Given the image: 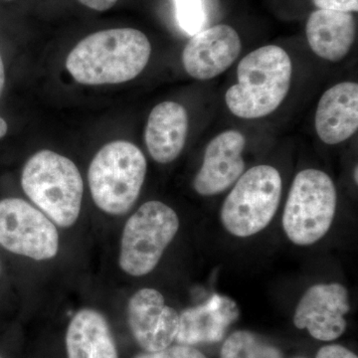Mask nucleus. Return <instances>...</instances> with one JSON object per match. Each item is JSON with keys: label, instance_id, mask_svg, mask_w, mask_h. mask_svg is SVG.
I'll list each match as a JSON object with an SVG mask.
<instances>
[{"label": "nucleus", "instance_id": "obj_1", "mask_svg": "<svg viewBox=\"0 0 358 358\" xmlns=\"http://www.w3.org/2000/svg\"><path fill=\"white\" fill-rule=\"evenodd\" d=\"M150 53V40L140 30H102L89 35L73 48L66 68L80 84H121L143 72Z\"/></svg>", "mask_w": 358, "mask_h": 358}, {"label": "nucleus", "instance_id": "obj_2", "mask_svg": "<svg viewBox=\"0 0 358 358\" xmlns=\"http://www.w3.org/2000/svg\"><path fill=\"white\" fill-rule=\"evenodd\" d=\"M293 66L286 51L267 45L245 56L237 67L238 83L226 92L233 115L259 119L272 114L288 95Z\"/></svg>", "mask_w": 358, "mask_h": 358}, {"label": "nucleus", "instance_id": "obj_3", "mask_svg": "<svg viewBox=\"0 0 358 358\" xmlns=\"http://www.w3.org/2000/svg\"><path fill=\"white\" fill-rule=\"evenodd\" d=\"M21 186L28 199L56 225L69 228L77 222L83 201V179L68 157L52 150L36 152L23 167Z\"/></svg>", "mask_w": 358, "mask_h": 358}, {"label": "nucleus", "instance_id": "obj_4", "mask_svg": "<svg viewBox=\"0 0 358 358\" xmlns=\"http://www.w3.org/2000/svg\"><path fill=\"white\" fill-rule=\"evenodd\" d=\"M143 152L127 141L103 145L89 166L92 197L99 209L110 215H124L141 194L147 174Z\"/></svg>", "mask_w": 358, "mask_h": 358}, {"label": "nucleus", "instance_id": "obj_5", "mask_svg": "<svg viewBox=\"0 0 358 358\" xmlns=\"http://www.w3.org/2000/svg\"><path fill=\"white\" fill-rule=\"evenodd\" d=\"M338 194L324 171L308 169L296 174L282 215V227L294 244L308 246L322 239L333 224Z\"/></svg>", "mask_w": 358, "mask_h": 358}, {"label": "nucleus", "instance_id": "obj_6", "mask_svg": "<svg viewBox=\"0 0 358 358\" xmlns=\"http://www.w3.org/2000/svg\"><path fill=\"white\" fill-rule=\"evenodd\" d=\"M178 229V214L169 205L157 200L141 205L122 230L119 256L122 272L133 277L150 274Z\"/></svg>", "mask_w": 358, "mask_h": 358}, {"label": "nucleus", "instance_id": "obj_7", "mask_svg": "<svg viewBox=\"0 0 358 358\" xmlns=\"http://www.w3.org/2000/svg\"><path fill=\"white\" fill-rule=\"evenodd\" d=\"M281 174L271 166L252 167L242 174L224 201L221 221L237 237H250L270 224L281 201Z\"/></svg>", "mask_w": 358, "mask_h": 358}, {"label": "nucleus", "instance_id": "obj_8", "mask_svg": "<svg viewBox=\"0 0 358 358\" xmlns=\"http://www.w3.org/2000/svg\"><path fill=\"white\" fill-rule=\"evenodd\" d=\"M0 246L35 261L55 258L59 233L43 212L20 199L0 200Z\"/></svg>", "mask_w": 358, "mask_h": 358}, {"label": "nucleus", "instance_id": "obj_9", "mask_svg": "<svg viewBox=\"0 0 358 358\" xmlns=\"http://www.w3.org/2000/svg\"><path fill=\"white\" fill-rule=\"evenodd\" d=\"M128 322L134 338L145 352H159L176 341L179 315L166 306L157 289L143 288L129 299Z\"/></svg>", "mask_w": 358, "mask_h": 358}, {"label": "nucleus", "instance_id": "obj_10", "mask_svg": "<svg viewBox=\"0 0 358 358\" xmlns=\"http://www.w3.org/2000/svg\"><path fill=\"white\" fill-rule=\"evenodd\" d=\"M348 310V289L343 285H315L301 299L294 324L298 329H307L313 338L331 341L345 333Z\"/></svg>", "mask_w": 358, "mask_h": 358}, {"label": "nucleus", "instance_id": "obj_11", "mask_svg": "<svg viewBox=\"0 0 358 358\" xmlns=\"http://www.w3.org/2000/svg\"><path fill=\"white\" fill-rule=\"evenodd\" d=\"M239 34L229 25L212 26L193 35L182 53L187 74L196 80H210L230 67L241 52Z\"/></svg>", "mask_w": 358, "mask_h": 358}, {"label": "nucleus", "instance_id": "obj_12", "mask_svg": "<svg viewBox=\"0 0 358 358\" xmlns=\"http://www.w3.org/2000/svg\"><path fill=\"white\" fill-rule=\"evenodd\" d=\"M245 145L244 134L234 129L216 136L207 145L203 164L193 180L195 192L212 196L234 185L243 174Z\"/></svg>", "mask_w": 358, "mask_h": 358}, {"label": "nucleus", "instance_id": "obj_13", "mask_svg": "<svg viewBox=\"0 0 358 358\" xmlns=\"http://www.w3.org/2000/svg\"><path fill=\"white\" fill-rule=\"evenodd\" d=\"M239 315V308L232 299L213 294L202 305L186 308L179 315L176 341L189 346L219 343Z\"/></svg>", "mask_w": 358, "mask_h": 358}, {"label": "nucleus", "instance_id": "obj_14", "mask_svg": "<svg viewBox=\"0 0 358 358\" xmlns=\"http://www.w3.org/2000/svg\"><path fill=\"white\" fill-rule=\"evenodd\" d=\"M315 131L322 143L338 145L358 129V85L343 82L324 92L317 105Z\"/></svg>", "mask_w": 358, "mask_h": 358}, {"label": "nucleus", "instance_id": "obj_15", "mask_svg": "<svg viewBox=\"0 0 358 358\" xmlns=\"http://www.w3.org/2000/svg\"><path fill=\"white\" fill-rule=\"evenodd\" d=\"M188 133L185 108L176 102L155 106L148 117L145 140L150 157L159 164H169L182 152Z\"/></svg>", "mask_w": 358, "mask_h": 358}, {"label": "nucleus", "instance_id": "obj_16", "mask_svg": "<svg viewBox=\"0 0 358 358\" xmlns=\"http://www.w3.org/2000/svg\"><path fill=\"white\" fill-rule=\"evenodd\" d=\"M306 34L310 48L319 57L338 62L355 43V18L348 13L317 9L308 17Z\"/></svg>", "mask_w": 358, "mask_h": 358}, {"label": "nucleus", "instance_id": "obj_17", "mask_svg": "<svg viewBox=\"0 0 358 358\" xmlns=\"http://www.w3.org/2000/svg\"><path fill=\"white\" fill-rule=\"evenodd\" d=\"M68 358H119L112 329L102 313L82 308L66 334Z\"/></svg>", "mask_w": 358, "mask_h": 358}, {"label": "nucleus", "instance_id": "obj_18", "mask_svg": "<svg viewBox=\"0 0 358 358\" xmlns=\"http://www.w3.org/2000/svg\"><path fill=\"white\" fill-rule=\"evenodd\" d=\"M220 358H282L275 346L248 331H237L226 339Z\"/></svg>", "mask_w": 358, "mask_h": 358}, {"label": "nucleus", "instance_id": "obj_19", "mask_svg": "<svg viewBox=\"0 0 358 358\" xmlns=\"http://www.w3.org/2000/svg\"><path fill=\"white\" fill-rule=\"evenodd\" d=\"M176 20L183 31L190 36L203 30L206 13L203 0H173Z\"/></svg>", "mask_w": 358, "mask_h": 358}, {"label": "nucleus", "instance_id": "obj_20", "mask_svg": "<svg viewBox=\"0 0 358 358\" xmlns=\"http://www.w3.org/2000/svg\"><path fill=\"white\" fill-rule=\"evenodd\" d=\"M134 358H207L193 346L178 345L169 346L155 352H143Z\"/></svg>", "mask_w": 358, "mask_h": 358}, {"label": "nucleus", "instance_id": "obj_21", "mask_svg": "<svg viewBox=\"0 0 358 358\" xmlns=\"http://www.w3.org/2000/svg\"><path fill=\"white\" fill-rule=\"evenodd\" d=\"M319 9L339 11V13H357L358 0H313Z\"/></svg>", "mask_w": 358, "mask_h": 358}, {"label": "nucleus", "instance_id": "obj_22", "mask_svg": "<svg viewBox=\"0 0 358 358\" xmlns=\"http://www.w3.org/2000/svg\"><path fill=\"white\" fill-rule=\"evenodd\" d=\"M315 358H357V357L343 346L331 345L320 348Z\"/></svg>", "mask_w": 358, "mask_h": 358}, {"label": "nucleus", "instance_id": "obj_23", "mask_svg": "<svg viewBox=\"0 0 358 358\" xmlns=\"http://www.w3.org/2000/svg\"><path fill=\"white\" fill-rule=\"evenodd\" d=\"M85 6L96 11H106L112 8L117 0H79Z\"/></svg>", "mask_w": 358, "mask_h": 358}, {"label": "nucleus", "instance_id": "obj_24", "mask_svg": "<svg viewBox=\"0 0 358 358\" xmlns=\"http://www.w3.org/2000/svg\"><path fill=\"white\" fill-rule=\"evenodd\" d=\"M4 85H6V70H4L3 60L0 55V96L3 92Z\"/></svg>", "mask_w": 358, "mask_h": 358}, {"label": "nucleus", "instance_id": "obj_25", "mask_svg": "<svg viewBox=\"0 0 358 358\" xmlns=\"http://www.w3.org/2000/svg\"><path fill=\"white\" fill-rule=\"evenodd\" d=\"M7 131H8V126H7V122L4 121L2 117H0V138H2L4 136H6Z\"/></svg>", "mask_w": 358, "mask_h": 358}, {"label": "nucleus", "instance_id": "obj_26", "mask_svg": "<svg viewBox=\"0 0 358 358\" xmlns=\"http://www.w3.org/2000/svg\"><path fill=\"white\" fill-rule=\"evenodd\" d=\"M357 171H358V169L357 166V167H355V176H353V178H355V182H357V183L358 181Z\"/></svg>", "mask_w": 358, "mask_h": 358}, {"label": "nucleus", "instance_id": "obj_27", "mask_svg": "<svg viewBox=\"0 0 358 358\" xmlns=\"http://www.w3.org/2000/svg\"><path fill=\"white\" fill-rule=\"evenodd\" d=\"M0 273H1V266H0Z\"/></svg>", "mask_w": 358, "mask_h": 358}, {"label": "nucleus", "instance_id": "obj_28", "mask_svg": "<svg viewBox=\"0 0 358 358\" xmlns=\"http://www.w3.org/2000/svg\"><path fill=\"white\" fill-rule=\"evenodd\" d=\"M0 358H1V357H0Z\"/></svg>", "mask_w": 358, "mask_h": 358}]
</instances>
